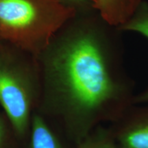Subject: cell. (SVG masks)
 <instances>
[{"label": "cell", "mask_w": 148, "mask_h": 148, "mask_svg": "<svg viewBox=\"0 0 148 148\" xmlns=\"http://www.w3.org/2000/svg\"><path fill=\"white\" fill-rule=\"evenodd\" d=\"M118 145H119V144H118ZM119 148H124V147H121V146H120L119 145Z\"/></svg>", "instance_id": "13"}, {"label": "cell", "mask_w": 148, "mask_h": 148, "mask_svg": "<svg viewBox=\"0 0 148 148\" xmlns=\"http://www.w3.org/2000/svg\"><path fill=\"white\" fill-rule=\"evenodd\" d=\"M23 53L0 40V106L20 141L27 138L41 93L38 71Z\"/></svg>", "instance_id": "3"}, {"label": "cell", "mask_w": 148, "mask_h": 148, "mask_svg": "<svg viewBox=\"0 0 148 148\" xmlns=\"http://www.w3.org/2000/svg\"><path fill=\"white\" fill-rule=\"evenodd\" d=\"M19 141L4 113L0 112V148H19Z\"/></svg>", "instance_id": "9"}, {"label": "cell", "mask_w": 148, "mask_h": 148, "mask_svg": "<svg viewBox=\"0 0 148 148\" xmlns=\"http://www.w3.org/2000/svg\"><path fill=\"white\" fill-rule=\"evenodd\" d=\"M75 148H119L110 127L98 125L75 145Z\"/></svg>", "instance_id": "7"}, {"label": "cell", "mask_w": 148, "mask_h": 148, "mask_svg": "<svg viewBox=\"0 0 148 148\" xmlns=\"http://www.w3.org/2000/svg\"><path fill=\"white\" fill-rule=\"evenodd\" d=\"M123 56L122 32L95 11L69 20L37 58L42 112L75 145L134 105L135 82Z\"/></svg>", "instance_id": "1"}, {"label": "cell", "mask_w": 148, "mask_h": 148, "mask_svg": "<svg viewBox=\"0 0 148 148\" xmlns=\"http://www.w3.org/2000/svg\"><path fill=\"white\" fill-rule=\"evenodd\" d=\"M27 148H65L63 142L43 115L33 113Z\"/></svg>", "instance_id": "5"}, {"label": "cell", "mask_w": 148, "mask_h": 148, "mask_svg": "<svg viewBox=\"0 0 148 148\" xmlns=\"http://www.w3.org/2000/svg\"><path fill=\"white\" fill-rule=\"evenodd\" d=\"M130 3V8L132 10V14L134 12V10H136V8H137V6L140 4L142 1L144 0H129Z\"/></svg>", "instance_id": "12"}, {"label": "cell", "mask_w": 148, "mask_h": 148, "mask_svg": "<svg viewBox=\"0 0 148 148\" xmlns=\"http://www.w3.org/2000/svg\"><path fill=\"white\" fill-rule=\"evenodd\" d=\"M148 103V88L136 94L134 98V104H147Z\"/></svg>", "instance_id": "11"}, {"label": "cell", "mask_w": 148, "mask_h": 148, "mask_svg": "<svg viewBox=\"0 0 148 148\" xmlns=\"http://www.w3.org/2000/svg\"><path fill=\"white\" fill-rule=\"evenodd\" d=\"M109 127L121 147L148 148V103L134 104Z\"/></svg>", "instance_id": "4"}, {"label": "cell", "mask_w": 148, "mask_h": 148, "mask_svg": "<svg viewBox=\"0 0 148 148\" xmlns=\"http://www.w3.org/2000/svg\"><path fill=\"white\" fill-rule=\"evenodd\" d=\"M59 2L73 9L77 14H87L95 12L93 8L95 0H57Z\"/></svg>", "instance_id": "10"}, {"label": "cell", "mask_w": 148, "mask_h": 148, "mask_svg": "<svg viewBox=\"0 0 148 148\" xmlns=\"http://www.w3.org/2000/svg\"><path fill=\"white\" fill-rule=\"evenodd\" d=\"M76 14L57 0H0V40L37 58Z\"/></svg>", "instance_id": "2"}, {"label": "cell", "mask_w": 148, "mask_h": 148, "mask_svg": "<svg viewBox=\"0 0 148 148\" xmlns=\"http://www.w3.org/2000/svg\"><path fill=\"white\" fill-rule=\"evenodd\" d=\"M123 32H135L142 34L148 39V3L142 1L124 23L116 27Z\"/></svg>", "instance_id": "8"}, {"label": "cell", "mask_w": 148, "mask_h": 148, "mask_svg": "<svg viewBox=\"0 0 148 148\" xmlns=\"http://www.w3.org/2000/svg\"><path fill=\"white\" fill-rule=\"evenodd\" d=\"M93 8L110 25L118 27L132 16L129 0H95Z\"/></svg>", "instance_id": "6"}]
</instances>
